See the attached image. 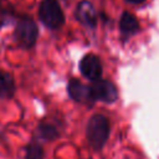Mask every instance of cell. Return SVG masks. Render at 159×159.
<instances>
[{"label": "cell", "mask_w": 159, "mask_h": 159, "mask_svg": "<svg viewBox=\"0 0 159 159\" xmlns=\"http://www.w3.org/2000/svg\"><path fill=\"white\" fill-rule=\"evenodd\" d=\"M109 120L106 116L96 113L93 114L86 127V138L89 147L94 150H101L109 137Z\"/></svg>", "instance_id": "6da1fadb"}, {"label": "cell", "mask_w": 159, "mask_h": 159, "mask_svg": "<svg viewBox=\"0 0 159 159\" xmlns=\"http://www.w3.org/2000/svg\"><path fill=\"white\" fill-rule=\"evenodd\" d=\"M39 37V27L34 19L27 15H19L15 22L14 39L19 47L24 50L32 48Z\"/></svg>", "instance_id": "7a4b0ae2"}, {"label": "cell", "mask_w": 159, "mask_h": 159, "mask_svg": "<svg viewBox=\"0 0 159 159\" xmlns=\"http://www.w3.org/2000/svg\"><path fill=\"white\" fill-rule=\"evenodd\" d=\"M37 14L40 21L50 30H57L65 24V15L57 0H42Z\"/></svg>", "instance_id": "3957f363"}, {"label": "cell", "mask_w": 159, "mask_h": 159, "mask_svg": "<svg viewBox=\"0 0 159 159\" xmlns=\"http://www.w3.org/2000/svg\"><path fill=\"white\" fill-rule=\"evenodd\" d=\"M91 96L93 101H101L104 103H113L118 98V91L116 86L108 80L94 81L91 86Z\"/></svg>", "instance_id": "277c9868"}, {"label": "cell", "mask_w": 159, "mask_h": 159, "mask_svg": "<svg viewBox=\"0 0 159 159\" xmlns=\"http://www.w3.org/2000/svg\"><path fill=\"white\" fill-rule=\"evenodd\" d=\"M80 71L82 76H84L87 80L92 82L101 80V76H102L101 60L93 53L84 55L80 61Z\"/></svg>", "instance_id": "5b68a950"}, {"label": "cell", "mask_w": 159, "mask_h": 159, "mask_svg": "<svg viewBox=\"0 0 159 159\" xmlns=\"http://www.w3.org/2000/svg\"><path fill=\"white\" fill-rule=\"evenodd\" d=\"M67 92H68V96L75 101V102H78V103H93L94 101L92 99V96H91V89H89V86H86L83 84L80 80L77 78H72L68 81L67 83Z\"/></svg>", "instance_id": "8992f818"}, {"label": "cell", "mask_w": 159, "mask_h": 159, "mask_svg": "<svg viewBox=\"0 0 159 159\" xmlns=\"http://www.w3.org/2000/svg\"><path fill=\"white\" fill-rule=\"evenodd\" d=\"M75 15H76V19L82 25H84L87 27H94L97 25L96 10H94L93 5L87 0H83V1L78 2Z\"/></svg>", "instance_id": "52a82bcc"}, {"label": "cell", "mask_w": 159, "mask_h": 159, "mask_svg": "<svg viewBox=\"0 0 159 159\" xmlns=\"http://www.w3.org/2000/svg\"><path fill=\"white\" fill-rule=\"evenodd\" d=\"M15 92V78L10 72L0 70V99H11Z\"/></svg>", "instance_id": "ba28073f"}, {"label": "cell", "mask_w": 159, "mask_h": 159, "mask_svg": "<svg viewBox=\"0 0 159 159\" xmlns=\"http://www.w3.org/2000/svg\"><path fill=\"white\" fill-rule=\"evenodd\" d=\"M119 30H120L122 35H124V36H130V35H134L135 32H138L139 22L137 20V17L132 12L124 11L119 20Z\"/></svg>", "instance_id": "9c48e42d"}, {"label": "cell", "mask_w": 159, "mask_h": 159, "mask_svg": "<svg viewBox=\"0 0 159 159\" xmlns=\"http://www.w3.org/2000/svg\"><path fill=\"white\" fill-rule=\"evenodd\" d=\"M19 16L16 15L15 7L7 0H0V26H5L11 21H16Z\"/></svg>", "instance_id": "30bf717a"}, {"label": "cell", "mask_w": 159, "mask_h": 159, "mask_svg": "<svg viewBox=\"0 0 159 159\" xmlns=\"http://www.w3.org/2000/svg\"><path fill=\"white\" fill-rule=\"evenodd\" d=\"M37 134L41 139H43L46 142L55 140L60 135L56 125L52 124V123H48V122H41L37 125Z\"/></svg>", "instance_id": "8fae6325"}, {"label": "cell", "mask_w": 159, "mask_h": 159, "mask_svg": "<svg viewBox=\"0 0 159 159\" xmlns=\"http://www.w3.org/2000/svg\"><path fill=\"white\" fill-rule=\"evenodd\" d=\"M25 159H43V148L37 142H30L25 147Z\"/></svg>", "instance_id": "7c38bea8"}, {"label": "cell", "mask_w": 159, "mask_h": 159, "mask_svg": "<svg viewBox=\"0 0 159 159\" xmlns=\"http://www.w3.org/2000/svg\"><path fill=\"white\" fill-rule=\"evenodd\" d=\"M125 1L129 4H143L145 0H125Z\"/></svg>", "instance_id": "4fadbf2b"}]
</instances>
